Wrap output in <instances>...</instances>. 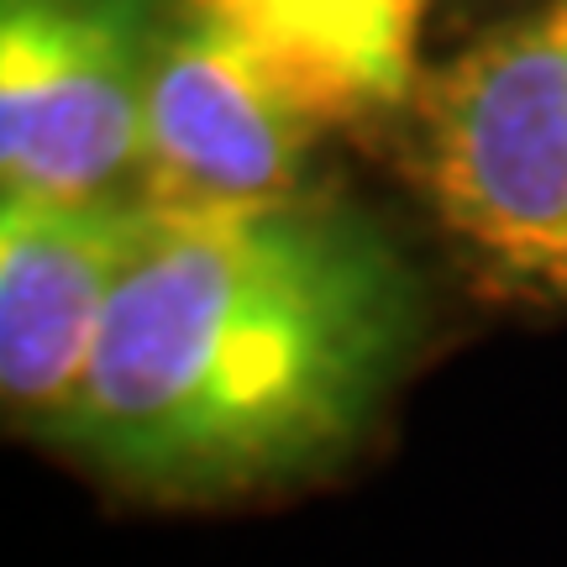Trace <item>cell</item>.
Masks as SVG:
<instances>
[{
	"label": "cell",
	"instance_id": "cell-2",
	"mask_svg": "<svg viewBox=\"0 0 567 567\" xmlns=\"http://www.w3.org/2000/svg\"><path fill=\"white\" fill-rule=\"evenodd\" d=\"M415 174L473 289L567 310V0H536L421 84Z\"/></svg>",
	"mask_w": 567,
	"mask_h": 567
},
{
	"label": "cell",
	"instance_id": "cell-3",
	"mask_svg": "<svg viewBox=\"0 0 567 567\" xmlns=\"http://www.w3.org/2000/svg\"><path fill=\"white\" fill-rule=\"evenodd\" d=\"M153 0H0L6 195L101 200L142 158Z\"/></svg>",
	"mask_w": 567,
	"mask_h": 567
},
{
	"label": "cell",
	"instance_id": "cell-6",
	"mask_svg": "<svg viewBox=\"0 0 567 567\" xmlns=\"http://www.w3.org/2000/svg\"><path fill=\"white\" fill-rule=\"evenodd\" d=\"M252 48L310 122L358 126L415 90L425 0H184Z\"/></svg>",
	"mask_w": 567,
	"mask_h": 567
},
{
	"label": "cell",
	"instance_id": "cell-4",
	"mask_svg": "<svg viewBox=\"0 0 567 567\" xmlns=\"http://www.w3.org/2000/svg\"><path fill=\"white\" fill-rule=\"evenodd\" d=\"M316 132L252 48L189 17L153 63L137 205L153 216H221L305 200Z\"/></svg>",
	"mask_w": 567,
	"mask_h": 567
},
{
	"label": "cell",
	"instance_id": "cell-5",
	"mask_svg": "<svg viewBox=\"0 0 567 567\" xmlns=\"http://www.w3.org/2000/svg\"><path fill=\"white\" fill-rule=\"evenodd\" d=\"M137 200H0V415L32 446L59 442L137 252Z\"/></svg>",
	"mask_w": 567,
	"mask_h": 567
},
{
	"label": "cell",
	"instance_id": "cell-1",
	"mask_svg": "<svg viewBox=\"0 0 567 567\" xmlns=\"http://www.w3.org/2000/svg\"><path fill=\"white\" fill-rule=\"evenodd\" d=\"M415 347L410 268L337 205L147 210L53 452L137 505L279 499L358 463Z\"/></svg>",
	"mask_w": 567,
	"mask_h": 567
}]
</instances>
